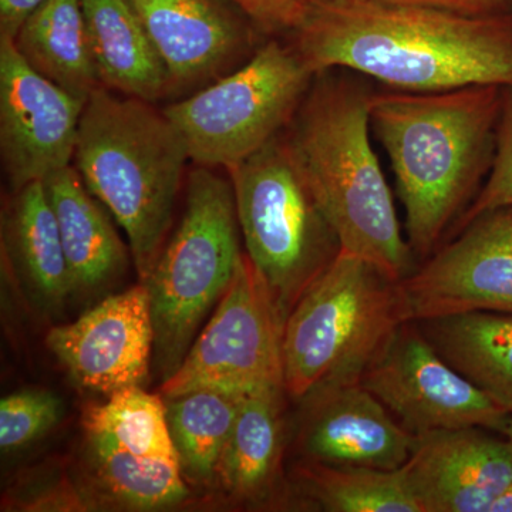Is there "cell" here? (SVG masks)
Wrapping results in <instances>:
<instances>
[{
	"label": "cell",
	"mask_w": 512,
	"mask_h": 512,
	"mask_svg": "<svg viewBox=\"0 0 512 512\" xmlns=\"http://www.w3.org/2000/svg\"><path fill=\"white\" fill-rule=\"evenodd\" d=\"M286 137L340 249L394 281L412 274L393 195L372 144L370 96L343 83L320 82L296 111Z\"/></svg>",
	"instance_id": "obj_3"
},
{
	"label": "cell",
	"mask_w": 512,
	"mask_h": 512,
	"mask_svg": "<svg viewBox=\"0 0 512 512\" xmlns=\"http://www.w3.org/2000/svg\"><path fill=\"white\" fill-rule=\"evenodd\" d=\"M46 0H0V36L15 40L26 20Z\"/></svg>",
	"instance_id": "obj_30"
},
{
	"label": "cell",
	"mask_w": 512,
	"mask_h": 512,
	"mask_svg": "<svg viewBox=\"0 0 512 512\" xmlns=\"http://www.w3.org/2000/svg\"><path fill=\"white\" fill-rule=\"evenodd\" d=\"M404 323L399 281L340 249L286 318V393L359 382Z\"/></svg>",
	"instance_id": "obj_5"
},
{
	"label": "cell",
	"mask_w": 512,
	"mask_h": 512,
	"mask_svg": "<svg viewBox=\"0 0 512 512\" xmlns=\"http://www.w3.org/2000/svg\"><path fill=\"white\" fill-rule=\"evenodd\" d=\"M285 387L242 397L222 453L218 481L231 497L258 503L274 491L284 454Z\"/></svg>",
	"instance_id": "obj_21"
},
{
	"label": "cell",
	"mask_w": 512,
	"mask_h": 512,
	"mask_svg": "<svg viewBox=\"0 0 512 512\" xmlns=\"http://www.w3.org/2000/svg\"><path fill=\"white\" fill-rule=\"evenodd\" d=\"M512 207V87H505L490 177L461 220L466 227L485 212Z\"/></svg>",
	"instance_id": "obj_27"
},
{
	"label": "cell",
	"mask_w": 512,
	"mask_h": 512,
	"mask_svg": "<svg viewBox=\"0 0 512 512\" xmlns=\"http://www.w3.org/2000/svg\"><path fill=\"white\" fill-rule=\"evenodd\" d=\"M301 2L303 3V5H312V3H316V2H320V0H301Z\"/></svg>",
	"instance_id": "obj_33"
},
{
	"label": "cell",
	"mask_w": 512,
	"mask_h": 512,
	"mask_svg": "<svg viewBox=\"0 0 512 512\" xmlns=\"http://www.w3.org/2000/svg\"><path fill=\"white\" fill-rule=\"evenodd\" d=\"M82 427L94 483L113 503L156 510L187 500L163 396L144 387L120 390L90 406Z\"/></svg>",
	"instance_id": "obj_10"
},
{
	"label": "cell",
	"mask_w": 512,
	"mask_h": 512,
	"mask_svg": "<svg viewBox=\"0 0 512 512\" xmlns=\"http://www.w3.org/2000/svg\"><path fill=\"white\" fill-rule=\"evenodd\" d=\"M268 32L296 30L306 16L301 0H229Z\"/></svg>",
	"instance_id": "obj_28"
},
{
	"label": "cell",
	"mask_w": 512,
	"mask_h": 512,
	"mask_svg": "<svg viewBox=\"0 0 512 512\" xmlns=\"http://www.w3.org/2000/svg\"><path fill=\"white\" fill-rule=\"evenodd\" d=\"M503 434L505 439L508 440V443H510V446L512 448V414L510 416V419H508L507 421V426H505Z\"/></svg>",
	"instance_id": "obj_32"
},
{
	"label": "cell",
	"mask_w": 512,
	"mask_h": 512,
	"mask_svg": "<svg viewBox=\"0 0 512 512\" xmlns=\"http://www.w3.org/2000/svg\"><path fill=\"white\" fill-rule=\"evenodd\" d=\"M63 404L49 390L10 393L0 402V448L18 450L49 433L62 419Z\"/></svg>",
	"instance_id": "obj_26"
},
{
	"label": "cell",
	"mask_w": 512,
	"mask_h": 512,
	"mask_svg": "<svg viewBox=\"0 0 512 512\" xmlns=\"http://www.w3.org/2000/svg\"><path fill=\"white\" fill-rule=\"evenodd\" d=\"M46 345L80 389L110 396L146 386L154 356L147 286L107 296L74 322L55 326Z\"/></svg>",
	"instance_id": "obj_14"
},
{
	"label": "cell",
	"mask_w": 512,
	"mask_h": 512,
	"mask_svg": "<svg viewBox=\"0 0 512 512\" xmlns=\"http://www.w3.org/2000/svg\"><path fill=\"white\" fill-rule=\"evenodd\" d=\"M487 512H512V483L494 498Z\"/></svg>",
	"instance_id": "obj_31"
},
{
	"label": "cell",
	"mask_w": 512,
	"mask_h": 512,
	"mask_svg": "<svg viewBox=\"0 0 512 512\" xmlns=\"http://www.w3.org/2000/svg\"><path fill=\"white\" fill-rule=\"evenodd\" d=\"M295 30L313 74L346 67L416 93L512 87V15L320 0Z\"/></svg>",
	"instance_id": "obj_1"
},
{
	"label": "cell",
	"mask_w": 512,
	"mask_h": 512,
	"mask_svg": "<svg viewBox=\"0 0 512 512\" xmlns=\"http://www.w3.org/2000/svg\"><path fill=\"white\" fill-rule=\"evenodd\" d=\"M413 322L397 330L360 382L414 436L480 427L503 433L510 414L454 369Z\"/></svg>",
	"instance_id": "obj_11"
},
{
	"label": "cell",
	"mask_w": 512,
	"mask_h": 512,
	"mask_svg": "<svg viewBox=\"0 0 512 512\" xmlns=\"http://www.w3.org/2000/svg\"><path fill=\"white\" fill-rule=\"evenodd\" d=\"M37 73L87 100L103 87L94 62L82 0H46L13 40Z\"/></svg>",
	"instance_id": "obj_23"
},
{
	"label": "cell",
	"mask_w": 512,
	"mask_h": 512,
	"mask_svg": "<svg viewBox=\"0 0 512 512\" xmlns=\"http://www.w3.org/2000/svg\"><path fill=\"white\" fill-rule=\"evenodd\" d=\"M387 5L446 10L461 15L485 16L507 12L512 0H377Z\"/></svg>",
	"instance_id": "obj_29"
},
{
	"label": "cell",
	"mask_w": 512,
	"mask_h": 512,
	"mask_svg": "<svg viewBox=\"0 0 512 512\" xmlns=\"http://www.w3.org/2000/svg\"><path fill=\"white\" fill-rule=\"evenodd\" d=\"M86 101L37 73L0 36V157L13 191L73 164Z\"/></svg>",
	"instance_id": "obj_13"
},
{
	"label": "cell",
	"mask_w": 512,
	"mask_h": 512,
	"mask_svg": "<svg viewBox=\"0 0 512 512\" xmlns=\"http://www.w3.org/2000/svg\"><path fill=\"white\" fill-rule=\"evenodd\" d=\"M171 80V92L211 79L247 45V30L214 0H128Z\"/></svg>",
	"instance_id": "obj_17"
},
{
	"label": "cell",
	"mask_w": 512,
	"mask_h": 512,
	"mask_svg": "<svg viewBox=\"0 0 512 512\" xmlns=\"http://www.w3.org/2000/svg\"><path fill=\"white\" fill-rule=\"evenodd\" d=\"M504 89L370 96V121L396 175L413 254H430L473 194L495 151Z\"/></svg>",
	"instance_id": "obj_2"
},
{
	"label": "cell",
	"mask_w": 512,
	"mask_h": 512,
	"mask_svg": "<svg viewBox=\"0 0 512 512\" xmlns=\"http://www.w3.org/2000/svg\"><path fill=\"white\" fill-rule=\"evenodd\" d=\"M242 397L210 389L164 397L168 429L187 484L208 487L218 481Z\"/></svg>",
	"instance_id": "obj_24"
},
{
	"label": "cell",
	"mask_w": 512,
	"mask_h": 512,
	"mask_svg": "<svg viewBox=\"0 0 512 512\" xmlns=\"http://www.w3.org/2000/svg\"><path fill=\"white\" fill-rule=\"evenodd\" d=\"M227 171L247 255L288 318L338 256L339 239L286 138L276 136Z\"/></svg>",
	"instance_id": "obj_7"
},
{
	"label": "cell",
	"mask_w": 512,
	"mask_h": 512,
	"mask_svg": "<svg viewBox=\"0 0 512 512\" xmlns=\"http://www.w3.org/2000/svg\"><path fill=\"white\" fill-rule=\"evenodd\" d=\"M231 180L198 167L188 177L183 218L144 285L154 329L153 367L163 382L234 281L244 258Z\"/></svg>",
	"instance_id": "obj_6"
},
{
	"label": "cell",
	"mask_w": 512,
	"mask_h": 512,
	"mask_svg": "<svg viewBox=\"0 0 512 512\" xmlns=\"http://www.w3.org/2000/svg\"><path fill=\"white\" fill-rule=\"evenodd\" d=\"M312 76L298 50L269 42L237 72L163 111L190 160L229 170L291 123Z\"/></svg>",
	"instance_id": "obj_8"
},
{
	"label": "cell",
	"mask_w": 512,
	"mask_h": 512,
	"mask_svg": "<svg viewBox=\"0 0 512 512\" xmlns=\"http://www.w3.org/2000/svg\"><path fill=\"white\" fill-rule=\"evenodd\" d=\"M47 197L55 211L74 293H93L113 284L128 264L107 208L89 191L74 165L50 174Z\"/></svg>",
	"instance_id": "obj_18"
},
{
	"label": "cell",
	"mask_w": 512,
	"mask_h": 512,
	"mask_svg": "<svg viewBox=\"0 0 512 512\" xmlns=\"http://www.w3.org/2000/svg\"><path fill=\"white\" fill-rule=\"evenodd\" d=\"M404 473L423 512H487L512 483V448L480 427L416 437Z\"/></svg>",
	"instance_id": "obj_15"
},
{
	"label": "cell",
	"mask_w": 512,
	"mask_h": 512,
	"mask_svg": "<svg viewBox=\"0 0 512 512\" xmlns=\"http://www.w3.org/2000/svg\"><path fill=\"white\" fill-rule=\"evenodd\" d=\"M100 82L106 89L154 101L171 80L146 28L128 0H82Z\"/></svg>",
	"instance_id": "obj_19"
},
{
	"label": "cell",
	"mask_w": 512,
	"mask_h": 512,
	"mask_svg": "<svg viewBox=\"0 0 512 512\" xmlns=\"http://www.w3.org/2000/svg\"><path fill=\"white\" fill-rule=\"evenodd\" d=\"M406 322L498 312L512 315V207L485 212L460 237L399 281Z\"/></svg>",
	"instance_id": "obj_12"
},
{
	"label": "cell",
	"mask_w": 512,
	"mask_h": 512,
	"mask_svg": "<svg viewBox=\"0 0 512 512\" xmlns=\"http://www.w3.org/2000/svg\"><path fill=\"white\" fill-rule=\"evenodd\" d=\"M285 322L264 276L245 254L184 362L163 382L161 396L200 389L247 396L285 387Z\"/></svg>",
	"instance_id": "obj_9"
},
{
	"label": "cell",
	"mask_w": 512,
	"mask_h": 512,
	"mask_svg": "<svg viewBox=\"0 0 512 512\" xmlns=\"http://www.w3.org/2000/svg\"><path fill=\"white\" fill-rule=\"evenodd\" d=\"M188 160L177 128L150 101L106 87L87 99L73 165L126 234L143 284L170 238Z\"/></svg>",
	"instance_id": "obj_4"
},
{
	"label": "cell",
	"mask_w": 512,
	"mask_h": 512,
	"mask_svg": "<svg viewBox=\"0 0 512 512\" xmlns=\"http://www.w3.org/2000/svg\"><path fill=\"white\" fill-rule=\"evenodd\" d=\"M309 497L329 512H423L404 467L379 470L309 461L299 468Z\"/></svg>",
	"instance_id": "obj_25"
},
{
	"label": "cell",
	"mask_w": 512,
	"mask_h": 512,
	"mask_svg": "<svg viewBox=\"0 0 512 512\" xmlns=\"http://www.w3.org/2000/svg\"><path fill=\"white\" fill-rule=\"evenodd\" d=\"M419 323L437 352L511 416L512 315L470 312Z\"/></svg>",
	"instance_id": "obj_22"
},
{
	"label": "cell",
	"mask_w": 512,
	"mask_h": 512,
	"mask_svg": "<svg viewBox=\"0 0 512 512\" xmlns=\"http://www.w3.org/2000/svg\"><path fill=\"white\" fill-rule=\"evenodd\" d=\"M3 225L6 256L30 296L46 311L62 308L72 296V286L59 225L43 181L13 191Z\"/></svg>",
	"instance_id": "obj_20"
},
{
	"label": "cell",
	"mask_w": 512,
	"mask_h": 512,
	"mask_svg": "<svg viewBox=\"0 0 512 512\" xmlns=\"http://www.w3.org/2000/svg\"><path fill=\"white\" fill-rule=\"evenodd\" d=\"M303 402L301 444L315 463L397 470L412 456L416 436L360 380L320 389Z\"/></svg>",
	"instance_id": "obj_16"
}]
</instances>
